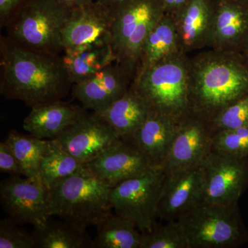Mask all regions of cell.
Segmentation results:
<instances>
[{"mask_svg":"<svg viewBox=\"0 0 248 248\" xmlns=\"http://www.w3.org/2000/svg\"><path fill=\"white\" fill-rule=\"evenodd\" d=\"M63 4L68 5L73 8L80 7L84 5L92 3L95 0H58Z\"/></svg>","mask_w":248,"mask_h":248,"instance_id":"35","label":"cell"},{"mask_svg":"<svg viewBox=\"0 0 248 248\" xmlns=\"http://www.w3.org/2000/svg\"><path fill=\"white\" fill-rule=\"evenodd\" d=\"M241 55L243 59H244V62H246V64L248 66V45L246 46V48L243 50Z\"/></svg>","mask_w":248,"mask_h":248,"instance_id":"37","label":"cell"},{"mask_svg":"<svg viewBox=\"0 0 248 248\" xmlns=\"http://www.w3.org/2000/svg\"><path fill=\"white\" fill-rule=\"evenodd\" d=\"M166 177L164 169L157 168L112 187L110 199L114 213L133 221L141 232L151 231L159 217Z\"/></svg>","mask_w":248,"mask_h":248,"instance_id":"8","label":"cell"},{"mask_svg":"<svg viewBox=\"0 0 248 248\" xmlns=\"http://www.w3.org/2000/svg\"><path fill=\"white\" fill-rule=\"evenodd\" d=\"M205 179L202 165L166 174L158 217L177 221L183 214L204 200Z\"/></svg>","mask_w":248,"mask_h":248,"instance_id":"15","label":"cell"},{"mask_svg":"<svg viewBox=\"0 0 248 248\" xmlns=\"http://www.w3.org/2000/svg\"><path fill=\"white\" fill-rule=\"evenodd\" d=\"M111 189L84 165L48 190L49 213L86 231L100 224L113 212Z\"/></svg>","mask_w":248,"mask_h":248,"instance_id":"3","label":"cell"},{"mask_svg":"<svg viewBox=\"0 0 248 248\" xmlns=\"http://www.w3.org/2000/svg\"><path fill=\"white\" fill-rule=\"evenodd\" d=\"M133 79V75L115 62L89 79L73 84L72 95L86 110L101 112L124 96Z\"/></svg>","mask_w":248,"mask_h":248,"instance_id":"16","label":"cell"},{"mask_svg":"<svg viewBox=\"0 0 248 248\" xmlns=\"http://www.w3.org/2000/svg\"><path fill=\"white\" fill-rule=\"evenodd\" d=\"M50 217L44 226L34 228L32 234L40 248H94L86 230L64 220Z\"/></svg>","mask_w":248,"mask_h":248,"instance_id":"24","label":"cell"},{"mask_svg":"<svg viewBox=\"0 0 248 248\" xmlns=\"http://www.w3.org/2000/svg\"><path fill=\"white\" fill-rule=\"evenodd\" d=\"M83 167L84 164L63 151L58 142L50 140L41 161L39 174L44 185L50 190L56 183Z\"/></svg>","mask_w":248,"mask_h":248,"instance_id":"27","label":"cell"},{"mask_svg":"<svg viewBox=\"0 0 248 248\" xmlns=\"http://www.w3.org/2000/svg\"><path fill=\"white\" fill-rule=\"evenodd\" d=\"M190 112L209 121L248 94L241 54L210 48L190 58Z\"/></svg>","mask_w":248,"mask_h":248,"instance_id":"2","label":"cell"},{"mask_svg":"<svg viewBox=\"0 0 248 248\" xmlns=\"http://www.w3.org/2000/svg\"><path fill=\"white\" fill-rule=\"evenodd\" d=\"M0 201L9 218L18 224L38 228L50 217L48 190L40 179L12 175L3 180Z\"/></svg>","mask_w":248,"mask_h":248,"instance_id":"10","label":"cell"},{"mask_svg":"<svg viewBox=\"0 0 248 248\" xmlns=\"http://www.w3.org/2000/svg\"><path fill=\"white\" fill-rule=\"evenodd\" d=\"M155 224L150 231L141 232L140 248H190L187 236L177 221Z\"/></svg>","mask_w":248,"mask_h":248,"instance_id":"28","label":"cell"},{"mask_svg":"<svg viewBox=\"0 0 248 248\" xmlns=\"http://www.w3.org/2000/svg\"><path fill=\"white\" fill-rule=\"evenodd\" d=\"M112 8L94 1L74 8L62 31L63 50L90 45H111Z\"/></svg>","mask_w":248,"mask_h":248,"instance_id":"14","label":"cell"},{"mask_svg":"<svg viewBox=\"0 0 248 248\" xmlns=\"http://www.w3.org/2000/svg\"><path fill=\"white\" fill-rule=\"evenodd\" d=\"M152 110L149 102L131 84L124 96L96 113L107 121L121 138L127 139L140 128Z\"/></svg>","mask_w":248,"mask_h":248,"instance_id":"21","label":"cell"},{"mask_svg":"<svg viewBox=\"0 0 248 248\" xmlns=\"http://www.w3.org/2000/svg\"><path fill=\"white\" fill-rule=\"evenodd\" d=\"M218 0H190L175 16L179 45L188 54L208 47Z\"/></svg>","mask_w":248,"mask_h":248,"instance_id":"18","label":"cell"},{"mask_svg":"<svg viewBox=\"0 0 248 248\" xmlns=\"http://www.w3.org/2000/svg\"><path fill=\"white\" fill-rule=\"evenodd\" d=\"M100 4L105 5L108 7H114V6H117L122 4V3L125 2V1H128V0H95Z\"/></svg>","mask_w":248,"mask_h":248,"instance_id":"36","label":"cell"},{"mask_svg":"<svg viewBox=\"0 0 248 248\" xmlns=\"http://www.w3.org/2000/svg\"><path fill=\"white\" fill-rule=\"evenodd\" d=\"M84 165L111 187L158 168L133 142L124 138Z\"/></svg>","mask_w":248,"mask_h":248,"instance_id":"13","label":"cell"},{"mask_svg":"<svg viewBox=\"0 0 248 248\" xmlns=\"http://www.w3.org/2000/svg\"><path fill=\"white\" fill-rule=\"evenodd\" d=\"M97 227L94 248H140L141 232L133 221L114 213Z\"/></svg>","mask_w":248,"mask_h":248,"instance_id":"25","label":"cell"},{"mask_svg":"<svg viewBox=\"0 0 248 248\" xmlns=\"http://www.w3.org/2000/svg\"><path fill=\"white\" fill-rule=\"evenodd\" d=\"M190 58L179 53L137 72L132 85L152 109L179 122L190 112Z\"/></svg>","mask_w":248,"mask_h":248,"instance_id":"4","label":"cell"},{"mask_svg":"<svg viewBox=\"0 0 248 248\" xmlns=\"http://www.w3.org/2000/svg\"><path fill=\"white\" fill-rule=\"evenodd\" d=\"M84 107L60 100L31 108L23 128L42 140H54L75 123L84 112Z\"/></svg>","mask_w":248,"mask_h":248,"instance_id":"20","label":"cell"},{"mask_svg":"<svg viewBox=\"0 0 248 248\" xmlns=\"http://www.w3.org/2000/svg\"><path fill=\"white\" fill-rule=\"evenodd\" d=\"M179 53L181 51L175 19L170 15L164 14L143 44L137 72Z\"/></svg>","mask_w":248,"mask_h":248,"instance_id":"23","label":"cell"},{"mask_svg":"<svg viewBox=\"0 0 248 248\" xmlns=\"http://www.w3.org/2000/svg\"><path fill=\"white\" fill-rule=\"evenodd\" d=\"M0 171L11 175L24 176L14 152L5 141L0 143Z\"/></svg>","mask_w":248,"mask_h":248,"instance_id":"32","label":"cell"},{"mask_svg":"<svg viewBox=\"0 0 248 248\" xmlns=\"http://www.w3.org/2000/svg\"><path fill=\"white\" fill-rule=\"evenodd\" d=\"M213 151L239 158H248V126L213 134Z\"/></svg>","mask_w":248,"mask_h":248,"instance_id":"29","label":"cell"},{"mask_svg":"<svg viewBox=\"0 0 248 248\" xmlns=\"http://www.w3.org/2000/svg\"><path fill=\"white\" fill-rule=\"evenodd\" d=\"M213 133L248 126V94L208 121Z\"/></svg>","mask_w":248,"mask_h":248,"instance_id":"30","label":"cell"},{"mask_svg":"<svg viewBox=\"0 0 248 248\" xmlns=\"http://www.w3.org/2000/svg\"><path fill=\"white\" fill-rule=\"evenodd\" d=\"M204 171V202L221 205L238 204L248 186V158L212 151L201 164Z\"/></svg>","mask_w":248,"mask_h":248,"instance_id":"9","label":"cell"},{"mask_svg":"<svg viewBox=\"0 0 248 248\" xmlns=\"http://www.w3.org/2000/svg\"><path fill=\"white\" fill-rule=\"evenodd\" d=\"M18 225L9 217L1 220L0 248H37L33 234Z\"/></svg>","mask_w":248,"mask_h":248,"instance_id":"31","label":"cell"},{"mask_svg":"<svg viewBox=\"0 0 248 248\" xmlns=\"http://www.w3.org/2000/svg\"><path fill=\"white\" fill-rule=\"evenodd\" d=\"M111 46L116 63L135 78L142 47L147 37L165 14L160 0H128L112 7Z\"/></svg>","mask_w":248,"mask_h":248,"instance_id":"6","label":"cell"},{"mask_svg":"<svg viewBox=\"0 0 248 248\" xmlns=\"http://www.w3.org/2000/svg\"><path fill=\"white\" fill-rule=\"evenodd\" d=\"M74 8L58 0H29L5 27L6 37L42 53H63L62 31Z\"/></svg>","mask_w":248,"mask_h":248,"instance_id":"5","label":"cell"},{"mask_svg":"<svg viewBox=\"0 0 248 248\" xmlns=\"http://www.w3.org/2000/svg\"><path fill=\"white\" fill-rule=\"evenodd\" d=\"M4 141L14 152L24 177L40 179V163L48 148L49 140H42L31 135L28 136L11 130Z\"/></svg>","mask_w":248,"mask_h":248,"instance_id":"26","label":"cell"},{"mask_svg":"<svg viewBox=\"0 0 248 248\" xmlns=\"http://www.w3.org/2000/svg\"><path fill=\"white\" fill-rule=\"evenodd\" d=\"M248 45V0H218L209 48L241 54Z\"/></svg>","mask_w":248,"mask_h":248,"instance_id":"17","label":"cell"},{"mask_svg":"<svg viewBox=\"0 0 248 248\" xmlns=\"http://www.w3.org/2000/svg\"><path fill=\"white\" fill-rule=\"evenodd\" d=\"M165 14L174 17L186 6L190 0H160Z\"/></svg>","mask_w":248,"mask_h":248,"instance_id":"34","label":"cell"},{"mask_svg":"<svg viewBox=\"0 0 248 248\" xmlns=\"http://www.w3.org/2000/svg\"><path fill=\"white\" fill-rule=\"evenodd\" d=\"M121 139L113 128L96 112L85 110L78 120L54 139L81 164L93 161Z\"/></svg>","mask_w":248,"mask_h":248,"instance_id":"11","label":"cell"},{"mask_svg":"<svg viewBox=\"0 0 248 248\" xmlns=\"http://www.w3.org/2000/svg\"><path fill=\"white\" fill-rule=\"evenodd\" d=\"M29 0H0V26L6 27Z\"/></svg>","mask_w":248,"mask_h":248,"instance_id":"33","label":"cell"},{"mask_svg":"<svg viewBox=\"0 0 248 248\" xmlns=\"http://www.w3.org/2000/svg\"><path fill=\"white\" fill-rule=\"evenodd\" d=\"M213 134L208 121L192 112L179 121L163 168L166 174L200 166L213 151Z\"/></svg>","mask_w":248,"mask_h":248,"instance_id":"12","label":"cell"},{"mask_svg":"<svg viewBox=\"0 0 248 248\" xmlns=\"http://www.w3.org/2000/svg\"><path fill=\"white\" fill-rule=\"evenodd\" d=\"M187 236L190 248H231L248 239L238 204L217 205L203 202L177 220Z\"/></svg>","mask_w":248,"mask_h":248,"instance_id":"7","label":"cell"},{"mask_svg":"<svg viewBox=\"0 0 248 248\" xmlns=\"http://www.w3.org/2000/svg\"><path fill=\"white\" fill-rule=\"evenodd\" d=\"M0 94L33 108L62 100L73 87L61 55L36 51L0 38Z\"/></svg>","mask_w":248,"mask_h":248,"instance_id":"1","label":"cell"},{"mask_svg":"<svg viewBox=\"0 0 248 248\" xmlns=\"http://www.w3.org/2000/svg\"><path fill=\"white\" fill-rule=\"evenodd\" d=\"M62 58L73 84L89 79L116 62L110 44L64 49Z\"/></svg>","mask_w":248,"mask_h":248,"instance_id":"22","label":"cell"},{"mask_svg":"<svg viewBox=\"0 0 248 248\" xmlns=\"http://www.w3.org/2000/svg\"><path fill=\"white\" fill-rule=\"evenodd\" d=\"M179 122L152 110L140 128L127 138L133 142L155 166L164 168Z\"/></svg>","mask_w":248,"mask_h":248,"instance_id":"19","label":"cell"}]
</instances>
